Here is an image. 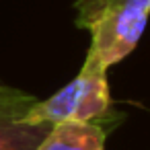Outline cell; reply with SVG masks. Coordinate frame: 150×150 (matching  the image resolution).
<instances>
[{"label":"cell","mask_w":150,"mask_h":150,"mask_svg":"<svg viewBox=\"0 0 150 150\" xmlns=\"http://www.w3.org/2000/svg\"><path fill=\"white\" fill-rule=\"evenodd\" d=\"M76 25L91 33L84 62L109 70L138 45L148 17L150 0H76Z\"/></svg>","instance_id":"1"},{"label":"cell","mask_w":150,"mask_h":150,"mask_svg":"<svg viewBox=\"0 0 150 150\" xmlns=\"http://www.w3.org/2000/svg\"><path fill=\"white\" fill-rule=\"evenodd\" d=\"M111 107L107 70L82 64L80 72L58 93L43 101H35L25 113L29 123H62V121H95Z\"/></svg>","instance_id":"2"},{"label":"cell","mask_w":150,"mask_h":150,"mask_svg":"<svg viewBox=\"0 0 150 150\" xmlns=\"http://www.w3.org/2000/svg\"><path fill=\"white\" fill-rule=\"evenodd\" d=\"M37 99L15 88L0 86V150H37L50 123H29L25 113Z\"/></svg>","instance_id":"3"},{"label":"cell","mask_w":150,"mask_h":150,"mask_svg":"<svg viewBox=\"0 0 150 150\" xmlns=\"http://www.w3.org/2000/svg\"><path fill=\"white\" fill-rule=\"evenodd\" d=\"M37 150H105V129L95 121L54 123Z\"/></svg>","instance_id":"4"}]
</instances>
